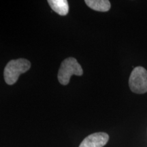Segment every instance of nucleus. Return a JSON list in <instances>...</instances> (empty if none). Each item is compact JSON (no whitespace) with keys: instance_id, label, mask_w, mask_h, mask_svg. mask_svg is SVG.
I'll return each mask as SVG.
<instances>
[{"instance_id":"7ed1b4c3","label":"nucleus","mask_w":147,"mask_h":147,"mask_svg":"<svg viewBox=\"0 0 147 147\" xmlns=\"http://www.w3.org/2000/svg\"><path fill=\"white\" fill-rule=\"evenodd\" d=\"M129 86L134 93L142 94L147 92V71L143 67H134L129 79Z\"/></svg>"},{"instance_id":"f03ea898","label":"nucleus","mask_w":147,"mask_h":147,"mask_svg":"<svg viewBox=\"0 0 147 147\" xmlns=\"http://www.w3.org/2000/svg\"><path fill=\"white\" fill-rule=\"evenodd\" d=\"M83 70L81 65L74 57H67L61 64L59 69L57 78L59 82L63 85H67L69 82L70 78L73 75L82 76Z\"/></svg>"},{"instance_id":"423d86ee","label":"nucleus","mask_w":147,"mask_h":147,"mask_svg":"<svg viewBox=\"0 0 147 147\" xmlns=\"http://www.w3.org/2000/svg\"><path fill=\"white\" fill-rule=\"evenodd\" d=\"M85 3L90 8L98 12H108L111 6L108 0H86Z\"/></svg>"},{"instance_id":"39448f33","label":"nucleus","mask_w":147,"mask_h":147,"mask_svg":"<svg viewBox=\"0 0 147 147\" xmlns=\"http://www.w3.org/2000/svg\"><path fill=\"white\" fill-rule=\"evenodd\" d=\"M48 3L52 10L61 16L67 15L69 12V5L67 0H49Z\"/></svg>"},{"instance_id":"f257e3e1","label":"nucleus","mask_w":147,"mask_h":147,"mask_svg":"<svg viewBox=\"0 0 147 147\" xmlns=\"http://www.w3.org/2000/svg\"><path fill=\"white\" fill-rule=\"evenodd\" d=\"M31 63L25 59L11 60L7 63L3 71L5 82L9 85L16 83L20 75L30 69Z\"/></svg>"},{"instance_id":"20e7f679","label":"nucleus","mask_w":147,"mask_h":147,"mask_svg":"<svg viewBox=\"0 0 147 147\" xmlns=\"http://www.w3.org/2000/svg\"><path fill=\"white\" fill-rule=\"evenodd\" d=\"M109 136L104 132L92 134L86 137L79 147H103L107 144Z\"/></svg>"}]
</instances>
